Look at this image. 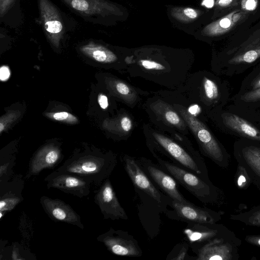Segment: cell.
I'll return each mask as SVG.
<instances>
[{"label": "cell", "instance_id": "8fae6325", "mask_svg": "<svg viewBox=\"0 0 260 260\" xmlns=\"http://www.w3.org/2000/svg\"><path fill=\"white\" fill-rule=\"evenodd\" d=\"M48 188H55L64 193L82 198L89 195L91 183L73 173L54 171L45 178Z\"/></svg>", "mask_w": 260, "mask_h": 260}, {"label": "cell", "instance_id": "74e56055", "mask_svg": "<svg viewBox=\"0 0 260 260\" xmlns=\"http://www.w3.org/2000/svg\"><path fill=\"white\" fill-rule=\"evenodd\" d=\"M246 118L257 124L260 126V112L252 114Z\"/></svg>", "mask_w": 260, "mask_h": 260}, {"label": "cell", "instance_id": "d590c367", "mask_svg": "<svg viewBox=\"0 0 260 260\" xmlns=\"http://www.w3.org/2000/svg\"><path fill=\"white\" fill-rule=\"evenodd\" d=\"M10 76V71L7 66H2L0 69V79L2 81L7 80Z\"/></svg>", "mask_w": 260, "mask_h": 260}, {"label": "cell", "instance_id": "4dcf8cb0", "mask_svg": "<svg viewBox=\"0 0 260 260\" xmlns=\"http://www.w3.org/2000/svg\"><path fill=\"white\" fill-rule=\"evenodd\" d=\"M21 252L22 251L20 245L18 243L14 244L11 251V259L13 260L26 259L24 255L21 254Z\"/></svg>", "mask_w": 260, "mask_h": 260}, {"label": "cell", "instance_id": "3957f363", "mask_svg": "<svg viewBox=\"0 0 260 260\" xmlns=\"http://www.w3.org/2000/svg\"><path fill=\"white\" fill-rule=\"evenodd\" d=\"M116 165L114 154L86 151L74 154L56 170L74 174L99 186L109 178Z\"/></svg>", "mask_w": 260, "mask_h": 260}, {"label": "cell", "instance_id": "6da1fadb", "mask_svg": "<svg viewBox=\"0 0 260 260\" xmlns=\"http://www.w3.org/2000/svg\"><path fill=\"white\" fill-rule=\"evenodd\" d=\"M146 136L152 153L160 152L172 160L173 164L211 182L204 160L189 143L183 139L179 142L153 129L148 128Z\"/></svg>", "mask_w": 260, "mask_h": 260}, {"label": "cell", "instance_id": "ba28073f", "mask_svg": "<svg viewBox=\"0 0 260 260\" xmlns=\"http://www.w3.org/2000/svg\"><path fill=\"white\" fill-rule=\"evenodd\" d=\"M241 241L231 232L206 242L197 252L198 260H237Z\"/></svg>", "mask_w": 260, "mask_h": 260}, {"label": "cell", "instance_id": "e0dca14e", "mask_svg": "<svg viewBox=\"0 0 260 260\" xmlns=\"http://www.w3.org/2000/svg\"><path fill=\"white\" fill-rule=\"evenodd\" d=\"M170 205L177 215L182 219L189 222L200 223H215L220 220L219 212L208 208L196 206L193 204L183 203L170 198Z\"/></svg>", "mask_w": 260, "mask_h": 260}, {"label": "cell", "instance_id": "603a6c76", "mask_svg": "<svg viewBox=\"0 0 260 260\" xmlns=\"http://www.w3.org/2000/svg\"><path fill=\"white\" fill-rule=\"evenodd\" d=\"M247 17V13L240 10H234L206 28L208 35L214 36L226 33Z\"/></svg>", "mask_w": 260, "mask_h": 260}, {"label": "cell", "instance_id": "f1b7e54d", "mask_svg": "<svg viewBox=\"0 0 260 260\" xmlns=\"http://www.w3.org/2000/svg\"><path fill=\"white\" fill-rule=\"evenodd\" d=\"M15 166L13 159L7 162H1L0 165V184L7 182L11 180L13 175V168Z\"/></svg>", "mask_w": 260, "mask_h": 260}, {"label": "cell", "instance_id": "9a60e30c", "mask_svg": "<svg viewBox=\"0 0 260 260\" xmlns=\"http://www.w3.org/2000/svg\"><path fill=\"white\" fill-rule=\"evenodd\" d=\"M233 153L238 165L245 169L252 183L260 190V158L251 149L246 139L239 138L235 141Z\"/></svg>", "mask_w": 260, "mask_h": 260}, {"label": "cell", "instance_id": "d6986e66", "mask_svg": "<svg viewBox=\"0 0 260 260\" xmlns=\"http://www.w3.org/2000/svg\"><path fill=\"white\" fill-rule=\"evenodd\" d=\"M60 148L55 146L47 145L38 150L31 158L24 178L28 179L38 175L45 169H53L62 160Z\"/></svg>", "mask_w": 260, "mask_h": 260}, {"label": "cell", "instance_id": "d4e9b609", "mask_svg": "<svg viewBox=\"0 0 260 260\" xmlns=\"http://www.w3.org/2000/svg\"><path fill=\"white\" fill-rule=\"evenodd\" d=\"M260 87V62L243 79L237 93L253 90Z\"/></svg>", "mask_w": 260, "mask_h": 260}, {"label": "cell", "instance_id": "7c38bea8", "mask_svg": "<svg viewBox=\"0 0 260 260\" xmlns=\"http://www.w3.org/2000/svg\"><path fill=\"white\" fill-rule=\"evenodd\" d=\"M94 202L104 219L127 220L128 216L120 204L109 178L94 191Z\"/></svg>", "mask_w": 260, "mask_h": 260}, {"label": "cell", "instance_id": "30bf717a", "mask_svg": "<svg viewBox=\"0 0 260 260\" xmlns=\"http://www.w3.org/2000/svg\"><path fill=\"white\" fill-rule=\"evenodd\" d=\"M40 18L50 43L58 47L66 32L64 21L57 8L50 0H38Z\"/></svg>", "mask_w": 260, "mask_h": 260}, {"label": "cell", "instance_id": "9c48e42d", "mask_svg": "<svg viewBox=\"0 0 260 260\" xmlns=\"http://www.w3.org/2000/svg\"><path fill=\"white\" fill-rule=\"evenodd\" d=\"M96 240L112 253L122 256L140 257L142 251L137 241L128 232L110 228Z\"/></svg>", "mask_w": 260, "mask_h": 260}, {"label": "cell", "instance_id": "e575fe53", "mask_svg": "<svg viewBox=\"0 0 260 260\" xmlns=\"http://www.w3.org/2000/svg\"><path fill=\"white\" fill-rule=\"evenodd\" d=\"M187 249L188 246L187 245H181V248L179 251V252L177 254L175 255L171 259H185V256H186Z\"/></svg>", "mask_w": 260, "mask_h": 260}, {"label": "cell", "instance_id": "52a82bcc", "mask_svg": "<svg viewBox=\"0 0 260 260\" xmlns=\"http://www.w3.org/2000/svg\"><path fill=\"white\" fill-rule=\"evenodd\" d=\"M222 133L260 142V126L227 107L208 115Z\"/></svg>", "mask_w": 260, "mask_h": 260}, {"label": "cell", "instance_id": "ab89813d", "mask_svg": "<svg viewBox=\"0 0 260 260\" xmlns=\"http://www.w3.org/2000/svg\"><path fill=\"white\" fill-rule=\"evenodd\" d=\"M214 4V0H204L202 3V5L205 6L206 7L208 8H212Z\"/></svg>", "mask_w": 260, "mask_h": 260}, {"label": "cell", "instance_id": "5bb4252c", "mask_svg": "<svg viewBox=\"0 0 260 260\" xmlns=\"http://www.w3.org/2000/svg\"><path fill=\"white\" fill-rule=\"evenodd\" d=\"M40 204L48 216L55 222H61L84 229L81 216L69 204L59 199L43 196Z\"/></svg>", "mask_w": 260, "mask_h": 260}, {"label": "cell", "instance_id": "1f68e13d", "mask_svg": "<svg viewBox=\"0 0 260 260\" xmlns=\"http://www.w3.org/2000/svg\"><path fill=\"white\" fill-rule=\"evenodd\" d=\"M238 0H217L216 5L221 9H227L236 6Z\"/></svg>", "mask_w": 260, "mask_h": 260}, {"label": "cell", "instance_id": "f546056e", "mask_svg": "<svg viewBox=\"0 0 260 260\" xmlns=\"http://www.w3.org/2000/svg\"><path fill=\"white\" fill-rule=\"evenodd\" d=\"M52 118L57 121H66L74 123L77 121V119L72 114L67 112H59L52 114Z\"/></svg>", "mask_w": 260, "mask_h": 260}, {"label": "cell", "instance_id": "8d00e7d4", "mask_svg": "<svg viewBox=\"0 0 260 260\" xmlns=\"http://www.w3.org/2000/svg\"><path fill=\"white\" fill-rule=\"evenodd\" d=\"M98 102L100 107L103 109H106L108 107V98L103 94H100L99 95Z\"/></svg>", "mask_w": 260, "mask_h": 260}, {"label": "cell", "instance_id": "83f0119b", "mask_svg": "<svg viewBox=\"0 0 260 260\" xmlns=\"http://www.w3.org/2000/svg\"><path fill=\"white\" fill-rule=\"evenodd\" d=\"M235 176V182L237 187L240 189H246L252 183V181L245 169L239 165H238Z\"/></svg>", "mask_w": 260, "mask_h": 260}, {"label": "cell", "instance_id": "d6a6232c", "mask_svg": "<svg viewBox=\"0 0 260 260\" xmlns=\"http://www.w3.org/2000/svg\"><path fill=\"white\" fill-rule=\"evenodd\" d=\"M257 6V0H243L242 7L246 11H252L255 9Z\"/></svg>", "mask_w": 260, "mask_h": 260}, {"label": "cell", "instance_id": "cb8c5ba5", "mask_svg": "<svg viewBox=\"0 0 260 260\" xmlns=\"http://www.w3.org/2000/svg\"><path fill=\"white\" fill-rule=\"evenodd\" d=\"M80 50L86 56L101 63H113L118 59L116 55L111 50L94 42H89L81 46Z\"/></svg>", "mask_w": 260, "mask_h": 260}, {"label": "cell", "instance_id": "8992f818", "mask_svg": "<svg viewBox=\"0 0 260 260\" xmlns=\"http://www.w3.org/2000/svg\"><path fill=\"white\" fill-rule=\"evenodd\" d=\"M159 166L170 174L179 184L205 204L215 202L218 198L217 188L211 182L158 157H155Z\"/></svg>", "mask_w": 260, "mask_h": 260}, {"label": "cell", "instance_id": "277c9868", "mask_svg": "<svg viewBox=\"0 0 260 260\" xmlns=\"http://www.w3.org/2000/svg\"><path fill=\"white\" fill-rule=\"evenodd\" d=\"M172 106L193 133L202 153L219 167L228 168L230 155L207 125L191 114L184 106L179 104H173Z\"/></svg>", "mask_w": 260, "mask_h": 260}, {"label": "cell", "instance_id": "ac0fdd59", "mask_svg": "<svg viewBox=\"0 0 260 260\" xmlns=\"http://www.w3.org/2000/svg\"><path fill=\"white\" fill-rule=\"evenodd\" d=\"M24 179L22 175L17 174L7 182L0 184L1 219L23 201L22 192Z\"/></svg>", "mask_w": 260, "mask_h": 260}, {"label": "cell", "instance_id": "7a4b0ae2", "mask_svg": "<svg viewBox=\"0 0 260 260\" xmlns=\"http://www.w3.org/2000/svg\"><path fill=\"white\" fill-rule=\"evenodd\" d=\"M260 62V29L247 40L226 49L212 63L213 72L218 76L241 74Z\"/></svg>", "mask_w": 260, "mask_h": 260}, {"label": "cell", "instance_id": "7402d4cb", "mask_svg": "<svg viewBox=\"0 0 260 260\" xmlns=\"http://www.w3.org/2000/svg\"><path fill=\"white\" fill-rule=\"evenodd\" d=\"M229 109L246 117L260 112V87L243 93H237L232 99Z\"/></svg>", "mask_w": 260, "mask_h": 260}, {"label": "cell", "instance_id": "484cf974", "mask_svg": "<svg viewBox=\"0 0 260 260\" xmlns=\"http://www.w3.org/2000/svg\"><path fill=\"white\" fill-rule=\"evenodd\" d=\"M230 218L239 221L244 224L260 227V205L250 210L237 215H231Z\"/></svg>", "mask_w": 260, "mask_h": 260}, {"label": "cell", "instance_id": "4316f807", "mask_svg": "<svg viewBox=\"0 0 260 260\" xmlns=\"http://www.w3.org/2000/svg\"><path fill=\"white\" fill-rule=\"evenodd\" d=\"M20 0H0V18L1 21L5 22L8 15L16 9Z\"/></svg>", "mask_w": 260, "mask_h": 260}, {"label": "cell", "instance_id": "2e32d148", "mask_svg": "<svg viewBox=\"0 0 260 260\" xmlns=\"http://www.w3.org/2000/svg\"><path fill=\"white\" fill-rule=\"evenodd\" d=\"M123 159L125 171L134 186L157 203H162L164 199L161 193L154 185L137 159L127 155H125Z\"/></svg>", "mask_w": 260, "mask_h": 260}, {"label": "cell", "instance_id": "ffe728a7", "mask_svg": "<svg viewBox=\"0 0 260 260\" xmlns=\"http://www.w3.org/2000/svg\"><path fill=\"white\" fill-rule=\"evenodd\" d=\"M149 104L147 106L148 111H151L152 115H155L161 123L169 125L170 128L177 129L184 135L187 134L186 122L173 106L161 99L152 100Z\"/></svg>", "mask_w": 260, "mask_h": 260}, {"label": "cell", "instance_id": "5b68a950", "mask_svg": "<svg viewBox=\"0 0 260 260\" xmlns=\"http://www.w3.org/2000/svg\"><path fill=\"white\" fill-rule=\"evenodd\" d=\"M195 84L192 83L190 90H195V101L208 115L223 108L228 103L230 97L229 86L214 73L202 71L195 75Z\"/></svg>", "mask_w": 260, "mask_h": 260}, {"label": "cell", "instance_id": "44dd1931", "mask_svg": "<svg viewBox=\"0 0 260 260\" xmlns=\"http://www.w3.org/2000/svg\"><path fill=\"white\" fill-rule=\"evenodd\" d=\"M231 232L222 225L189 222L184 233L190 242L202 243Z\"/></svg>", "mask_w": 260, "mask_h": 260}, {"label": "cell", "instance_id": "f35d334b", "mask_svg": "<svg viewBox=\"0 0 260 260\" xmlns=\"http://www.w3.org/2000/svg\"><path fill=\"white\" fill-rule=\"evenodd\" d=\"M184 14L189 18L194 19L197 17L198 14L196 11L191 8H187L184 10Z\"/></svg>", "mask_w": 260, "mask_h": 260}, {"label": "cell", "instance_id": "836d02e7", "mask_svg": "<svg viewBox=\"0 0 260 260\" xmlns=\"http://www.w3.org/2000/svg\"><path fill=\"white\" fill-rule=\"evenodd\" d=\"M245 240L250 244L260 247V235H247Z\"/></svg>", "mask_w": 260, "mask_h": 260}, {"label": "cell", "instance_id": "4fadbf2b", "mask_svg": "<svg viewBox=\"0 0 260 260\" xmlns=\"http://www.w3.org/2000/svg\"><path fill=\"white\" fill-rule=\"evenodd\" d=\"M137 160L145 173L170 198L181 203H190L179 191L176 180L159 166L145 157Z\"/></svg>", "mask_w": 260, "mask_h": 260}]
</instances>
